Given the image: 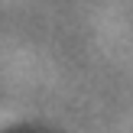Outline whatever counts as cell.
<instances>
[{
    "instance_id": "cell-1",
    "label": "cell",
    "mask_w": 133,
    "mask_h": 133,
    "mask_svg": "<svg viewBox=\"0 0 133 133\" xmlns=\"http://www.w3.org/2000/svg\"><path fill=\"white\" fill-rule=\"evenodd\" d=\"M10 133H36V130H10Z\"/></svg>"
}]
</instances>
